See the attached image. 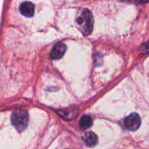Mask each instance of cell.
<instances>
[{
    "label": "cell",
    "mask_w": 149,
    "mask_h": 149,
    "mask_svg": "<svg viewBox=\"0 0 149 149\" xmlns=\"http://www.w3.org/2000/svg\"><path fill=\"white\" fill-rule=\"evenodd\" d=\"M93 17L91 12L84 9L81 10L79 15L77 18V24L80 31L84 35H89L91 33L93 29Z\"/></svg>",
    "instance_id": "6da1fadb"
},
{
    "label": "cell",
    "mask_w": 149,
    "mask_h": 149,
    "mask_svg": "<svg viewBox=\"0 0 149 149\" xmlns=\"http://www.w3.org/2000/svg\"><path fill=\"white\" fill-rule=\"evenodd\" d=\"M141 125V117L136 113H132L125 119V127L130 131H136Z\"/></svg>",
    "instance_id": "3957f363"
},
{
    "label": "cell",
    "mask_w": 149,
    "mask_h": 149,
    "mask_svg": "<svg viewBox=\"0 0 149 149\" xmlns=\"http://www.w3.org/2000/svg\"><path fill=\"white\" fill-rule=\"evenodd\" d=\"M141 52H143V53H146V52H149V42H146L145 44L141 46Z\"/></svg>",
    "instance_id": "ba28073f"
},
{
    "label": "cell",
    "mask_w": 149,
    "mask_h": 149,
    "mask_svg": "<svg viewBox=\"0 0 149 149\" xmlns=\"http://www.w3.org/2000/svg\"><path fill=\"white\" fill-rule=\"evenodd\" d=\"M93 125V119L90 116L84 115L80 119L79 126L82 130H87Z\"/></svg>",
    "instance_id": "52a82bcc"
},
{
    "label": "cell",
    "mask_w": 149,
    "mask_h": 149,
    "mask_svg": "<svg viewBox=\"0 0 149 149\" xmlns=\"http://www.w3.org/2000/svg\"><path fill=\"white\" fill-rule=\"evenodd\" d=\"M35 7L33 3L30 1H25L22 3L20 6V12L23 15L26 17H31L34 14Z\"/></svg>",
    "instance_id": "5b68a950"
},
{
    "label": "cell",
    "mask_w": 149,
    "mask_h": 149,
    "mask_svg": "<svg viewBox=\"0 0 149 149\" xmlns=\"http://www.w3.org/2000/svg\"><path fill=\"white\" fill-rule=\"evenodd\" d=\"M135 1H136V2L139 4H146V3H148L149 1V0H135Z\"/></svg>",
    "instance_id": "9c48e42d"
},
{
    "label": "cell",
    "mask_w": 149,
    "mask_h": 149,
    "mask_svg": "<svg viewBox=\"0 0 149 149\" xmlns=\"http://www.w3.org/2000/svg\"><path fill=\"white\" fill-rule=\"evenodd\" d=\"M83 141L87 146L94 147L97 145L98 138L94 132H89L84 134V137H83Z\"/></svg>",
    "instance_id": "8992f818"
},
{
    "label": "cell",
    "mask_w": 149,
    "mask_h": 149,
    "mask_svg": "<svg viewBox=\"0 0 149 149\" xmlns=\"http://www.w3.org/2000/svg\"><path fill=\"white\" fill-rule=\"evenodd\" d=\"M66 51V46L62 42H58L55 45L50 52V58L52 60L61 59Z\"/></svg>",
    "instance_id": "277c9868"
},
{
    "label": "cell",
    "mask_w": 149,
    "mask_h": 149,
    "mask_svg": "<svg viewBox=\"0 0 149 149\" xmlns=\"http://www.w3.org/2000/svg\"><path fill=\"white\" fill-rule=\"evenodd\" d=\"M29 113L26 110L19 109L12 113L11 122L14 127L21 132L26 130L29 124Z\"/></svg>",
    "instance_id": "7a4b0ae2"
}]
</instances>
